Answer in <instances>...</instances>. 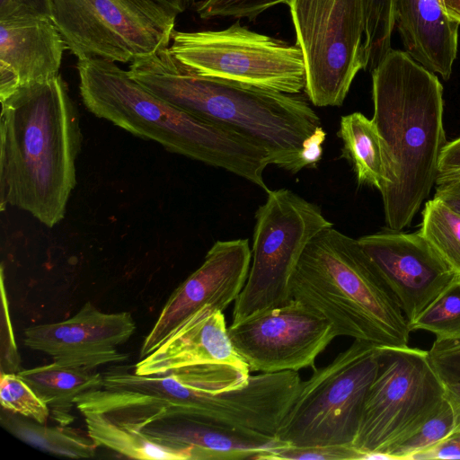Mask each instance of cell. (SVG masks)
Instances as JSON below:
<instances>
[{
  "label": "cell",
  "mask_w": 460,
  "mask_h": 460,
  "mask_svg": "<svg viewBox=\"0 0 460 460\" xmlns=\"http://www.w3.org/2000/svg\"><path fill=\"white\" fill-rule=\"evenodd\" d=\"M207 364L247 367L234 350L223 312L207 305L181 322L135 366L134 373L161 376Z\"/></svg>",
  "instance_id": "cell-16"
},
{
  "label": "cell",
  "mask_w": 460,
  "mask_h": 460,
  "mask_svg": "<svg viewBox=\"0 0 460 460\" xmlns=\"http://www.w3.org/2000/svg\"><path fill=\"white\" fill-rule=\"evenodd\" d=\"M0 402L4 410L46 424L50 410L17 373L1 371Z\"/></svg>",
  "instance_id": "cell-28"
},
{
  "label": "cell",
  "mask_w": 460,
  "mask_h": 460,
  "mask_svg": "<svg viewBox=\"0 0 460 460\" xmlns=\"http://www.w3.org/2000/svg\"><path fill=\"white\" fill-rule=\"evenodd\" d=\"M51 20L78 60L132 63L168 48L177 14L153 0H51Z\"/></svg>",
  "instance_id": "cell-8"
},
{
  "label": "cell",
  "mask_w": 460,
  "mask_h": 460,
  "mask_svg": "<svg viewBox=\"0 0 460 460\" xmlns=\"http://www.w3.org/2000/svg\"><path fill=\"white\" fill-rule=\"evenodd\" d=\"M326 132L320 126L304 143L301 158L305 168L315 166L322 158Z\"/></svg>",
  "instance_id": "cell-34"
},
{
  "label": "cell",
  "mask_w": 460,
  "mask_h": 460,
  "mask_svg": "<svg viewBox=\"0 0 460 460\" xmlns=\"http://www.w3.org/2000/svg\"><path fill=\"white\" fill-rule=\"evenodd\" d=\"M380 356V346L355 340L328 365L313 367L276 438L296 447L352 445Z\"/></svg>",
  "instance_id": "cell-6"
},
{
  "label": "cell",
  "mask_w": 460,
  "mask_h": 460,
  "mask_svg": "<svg viewBox=\"0 0 460 460\" xmlns=\"http://www.w3.org/2000/svg\"><path fill=\"white\" fill-rule=\"evenodd\" d=\"M162 6L172 11L177 15L186 11L195 0H153Z\"/></svg>",
  "instance_id": "cell-38"
},
{
  "label": "cell",
  "mask_w": 460,
  "mask_h": 460,
  "mask_svg": "<svg viewBox=\"0 0 460 460\" xmlns=\"http://www.w3.org/2000/svg\"><path fill=\"white\" fill-rule=\"evenodd\" d=\"M367 453L353 445L296 447L281 444L270 453L267 460H367Z\"/></svg>",
  "instance_id": "cell-29"
},
{
  "label": "cell",
  "mask_w": 460,
  "mask_h": 460,
  "mask_svg": "<svg viewBox=\"0 0 460 460\" xmlns=\"http://www.w3.org/2000/svg\"><path fill=\"white\" fill-rule=\"evenodd\" d=\"M420 234L460 274V213L433 196L421 213Z\"/></svg>",
  "instance_id": "cell-24"
},
{
  "label": "cell",
  "mask_w": 460,
  "mask_h": 460,
  "mask_svg": "<svg viewBox=\"0 0 460 460\" xmlns=\"http://www.w3.org/2000/svg\"><path fill=\"white\" fill-rule=\"evenodd\" d=\"M5 411L1 416L2 425L16 438L33 447L70 458H90L95 454L97 446L79 429L61 424L47 426Z\"/></svg>",
  "instance_id": "cell-23"
},
{
  "label": "cell",
  "mask_w": 460,
  "mask_h": 460,
  "mask_svg": "<svg viewBox=\"0 0 460 460\" xmlns=\"http://www.w3.org/2000/svg\"><path fill=\"white\" fill-rule=\"evenodd\" d=\"M455 428L453 410L445 399L436 412L410 438L394 447L389 455L393 460H411L423 450L448 437Z\"/></svg>",
  "instance_id": "cell-27"
},
{
  "label": "cell",
  "mask_w": 460,
  "mask_h": 460,
  "mask_svg": "<svg viewBox=\"0 0 460 460\" xmlns=\"http://www.w3.org/2000/svg\"><path fill=\"white\" fill-rule=\"evenodd\" d=\"M440 183L453 184L460 188V171L450 173L438 174L436 184Z\"/></svg>",
  "instance_id": "cell-40"
},
{
  "label": "cell",
  "mask_w": 460,
  "mask_h": 460,
  "mask_svg": "<svg viewBox=\"0 0 460 460\" xmlns=\"http://www.w3.org/2000/svg\"><path fill=\"white\" fill-rule=\"evenodd\" d=\"M51 0H0V21L51 20Z\"/></svg>",
  "instance_id": "cell-32"
},
{
  "label": "cell",
  "mask_w": 460,
  "mask_h": 460,
  "mask_svg": "<svg viewBox=\"0 0 460 460\" xmlns=\"http://www.w3.org/2000/svg\"><path fill=\"white\" fill-rule=\"evenodd\" d=\"M135 330L130 313H104L86 302L65 321L26 328L23 342L49 355L56 363L93 369L126 360L128 355L119 352L117 346L126 342Z\"/></svg>",
  "instance_id": "cell-15"
},
{
  "label": "cell",
  "mask_w": 460,
  "mask_h": 460,
  "mask_svg": "<svg viewBox=\"0 0 460 460\" xmlns=\"http://www.w3.org/2000/svg\"><path fill=\"white\" fill-rule=\"evenodd\" d=\"M305 68V92L317 107L342 105L367 69L361 0H288Z\"/></svg>",
  "instance_id": "cell-11"
},
{
  "label": "cell",
  "mask_w": 460,
  "mask_h": 460,
  "mask_svg": "<svg viewBox=\"0 0 460 460\" xmlns=\"http://www.w3.org/2000/svg\"><path fill=\"white\" fill-rule=\"evenodd\" d=\"M228 334L250 372L261 373L313 367L337 337L324 317L294 298L231 324Z\"/></svg>",
  "instance_id": "cell-12"
},
{
  "label": "cell",
  "mask_w": 460,
  "mask_h": 460,
  "mask_svg": "<svg viewBox=\"0 0 460 460\" xmlns=\"http://www.w3.org/2000/svg\"><path fill=\"white\" fill-rule=\"evenodd\" d=\"M444 397L450 404L455 417L454 431L460 430V383L444 385ZM453 431V432H454Z\"/></svg>",
  "instance_id": "cell-37"
},
{
  "label": "cell",
  "mask_w": 460,
  "mask_h": 460,
  "mask_svg": "<svg viewBox=\"0 0 460 460\" xmlns=\"http://www.w3.org/2000/svg\"><path fill=\"white\" fill-rule=\"evenodd\" d=\"M395 22L404 51L429 71L449 79L459 24L448 17L443 0H395Z\"/></svg>",
  "instance_id": "cell-17"
},
{
  "label": "cell",
  "mask_w": 460,
  "mask_h": 460,
  "mask_svg": "<svg viewBox=\"0 0 460 460\" xmlns=\"http://www.w3.org/2000/svg\"><path fill=\"white\" fill-rule=\"evenodd\" d=\"M380 348L379 369L367 393L352 445L367 454L389 455L436 412L445 400V386L428 350Z\"/></svg>",
  "instance_id": "cell-9"
},
{
  "label": "cell",
  "mask_w": 460,
  "mask_h": 460,
  "mask_svg": "<svg viewBox=\"0 0 460 460\" xmlns=\"http://www.w3.org/2000/svg\"><path fill=\"white\" fill-rule=\"evenodd\" d=\"M364 13V49L367 69L372 71L392 49L395 0H361Z\"/></svg>",
  "instance_id": "cell-26"
},
{
  "label": "cell",
  "mask_w": 460,
  "mask_h": 460,
  "mask_svg": "<svg viewBox=\"0 0 460 460\" xmlns=\"http://www.w3.org/2000/svg\"><path fill=\"white\" fill-rule=\"evenodd\" d=\"M460 459V430L452 432L431 447L414 455L411 460Z\"/></svg>",
  "instance_id": "cell-33"
},
{
  "label": "cell",
  "mask_w": 460,
  "mask_h": 460,
  "mask_svg": "<svg viewBox=\"0 0 460 460\" xmlns=\"http://www.w3.org/2000/svg\"><path fill=\"white\" fill-rule=\"evenodd\" d=\"M81 412L86 423L87 435L97 447H107L134 459L192 460L191 447L155 439L101 412Z\"/></svg>",
  "instance_id": "cell-21"
},
{
  "label": "cell",
  "mask_w": 460,
  "mask_h": 460,
  "mask_svg": "<svg viewBox=\"0 0 460 460\" xmlns=\"http://www.w3.org/2000/svg\"><path fill=\"white\" fill-rule=\"evenodd\" d=\"M252 261L248 239L217 241L203 263L170 296L146 336L139 359L153 352L187 317L211 305L220 311L235 302L245 285Z\"/></svg>",
  "instance_id": "cell-14"
},
{
  "label": "cell",
  "mask_w": 460,
  "mask_h": 460,
  "mask_svg": "<svg viewBox=\"0 0 460 460\" xmlns=\"http://www.w3.org/2000/svg\"><path fill=\"white\" fill-rule=\"evenodd\" d=\"M66 49L52 20L0 21V71L18 88L58 75Z\"/></svg>",
  "instance_id": "cell-18"
},
{
  "label": "cell",
  "mask_w": 460,
  "mask_h": 460,
  "mask_svg": "<svg viewBox=\"0 0 460 460\" xmlns=\"http://www.w3.org/2000/svg\"><path fill=\"white\" fill-rule=\"evenodd\" d=\"M79 91L87 110L166 150L224 169L270 191L266 150L230 128L197 118L159 98L115 62L78 60Z\"/></svg>",
  "instance_id": "cell-4"
},
{
  "label": "cell",
  "mask_w": 460,
  "mask_h": 460,
  "mask_svg": "<svg viewBox=\"0 0 460 460\" xmlns=\"http://www.w3.org/2000/svg\"><path fill=\"white\" fill-rule=\"evenodd\" d=\"M428 352L430 365L444 385L460 383V341H434Z\"/></svg>",
  "instance_id": "cell-31"
},
{
  "label": "cell",
  "mask_w": 460,
  "mask_h": 460,
  "mask_svg": "<svg viewBox=\"0 0 460 460\" xmlns=\"http://www.w3.org/2000/svg\"><path fill=\"white\" fill-rule=\"evenodd\" d=\"M22 378L49 406L52 418L61 425L74 420L75 399L93 389L102 387L103 375L92 369L52 362L20 370Z\"/></svg>",
  "instance_id": "cell-20"
},
{
  "label": "cell",
  "mask_w": 460,
  "mask_h": 460,
  "mask_svg": "<svg viewBox=\"0 0 460 460\" xmlns=\"http://www.w3.org/2000/svg\"><path fill=\"white\" fill-rule=\"evenodd\" d=\"M128 72L172 105L252 140L266 150L270 164L291 173L305 168L304 143L321 120L302 96L200 75L180 63L169 47L133 61Z\"/></svg>",
  "instance_id": "cell-3"
},
{
  "label": "cell",
  "mask_w": 460,
  "mask_h": 460,
  "mask_svg": "<svg viewBox=\"0 0 460 460\" xmlns=\"http://www.w3.org/2000/svg\"><path fill=\"white\" fill-rule=\"evenodd\" d=\"M169 49L185 67L200 75L284 93L305 90V68L299 46L252 31L240 22L219 31H174Z\"/></svg>",
  "instance_id": "cell-10"
},
{
  "label": "cell",
  "mask_w": 460,
  "mask_h": 460,
  "mask_svg": "<svg viewBox=\"0 0 460 460\" xmlns=\"http://www.w3.org/2000/svg\"><path fill=\"white\" fill-rule=\"evenodd\" d=\"M410 324L456 273L420 233L387 230L358 239Z\"/></svg>",
  "instance_id": "cell-13"
},
{
  "label": "cell",
  "mask_w": 460,
  "mask_h": 460,
  "mask_svg": "<svg viewBox=\"0 0 460 460\" xmlns=\"http://www.w3.org/2000/svg\"><path fill=\"white\" fill-rule=\"evenodd\" d=\"M288 0H202L196 11L201 19L218 17L255 19L264 11Z\"/></svg>",
  "instance_id": "cell-30"
},
{
  "label": "cell",
  "mask_w": 460,
  "mask_h": 460,
  "mask_svg": "<svg viewBox=\"0 0 460 460\" xmlns=\"http://www.w3.org/2000/svg\"><path fill=\"white\" fill-rule=\"evenodd\" d=\"M142 432L151 438L193 449L192 460H267L283 444L277 438L252 435L188 418L150 423Z\"/></svg>",
  "instance_id": "cell-19"
},
{
  "label": "cell",
  "mask_w": 460,
  "mask_h": 460,
  "mask_svg": "<svg viewBox=\"0 0 460 460\" xmlns=\"http://www.w3.org/2000/svg\"><path fill=\"white\" fill-rule=\"evenodd\" d=\"M435 197L441 199L460 213V188L447 183L436 184Z\"/></svg>",
  "instance_id": "cell-36"
},
{
  "label": "cell",
  "mask_w": 460,
  "mask_h": 460,
  "mask_svg": "<svg viewBox=\"0 0 460 460\" xmlns=\"http://www.w3.org/2000/svg\"><path fill=\"white\" fill-rule=\"evenodd\" d=\"M290 288L292 297L324 317L337 337L409 346L411 331L388 285L358 239L333 226L307 243Z\"/></svg>",
  "instance_id": "cell-5"
},
{
  "label": "cell",
  "mask_w": 460,
  "mask_h": 460,
  "mask_svg": "<svg viewBox=\"0 0 460 460\" xmlns=\"http://www.w3.org/2000/svg\"><path fill=\"white\" fill-rule=\"evenodd\" d=\"M372 72L371 119L379 134L385 182L380 190L390 230L411 225L438 176L447 144L443 86L407 52L391 49Z\"/></svg>",
  "instance_id": "cell-2"
},
{
  "label": "cell",
  "mask_w": 460,
  "mask_h": 460,
  "mask_svg": "<svg viewBox=\"0 0 460 460\" xmlns=\"http://www.w3.org/2000/svg\"><path fill=\"white\" fill-rule=\"evenodd\" d=\"M411 331L423 330L436 341H460V274L409 324Z\"/></svg>",
  "instance_id": "cell-25"
},
{
  "label": "cell",
  "mask_w": 460,
  "mask_h": 460,
  "mask_svg": "<svg viewBox=\"0 0 460 460\" xmlns=\"http://www.w3.org/2000/svg\"><path fill=\"white\" fill-rule=\"evenodd\" d=\"M332 226L318 206L292 190H270L255 213L250 270L231 324L293 299L291 279L305 246Z\"/></svg>",
  "instance_id": "cell-7"
},
{
  "label": "cell",
  "mask_w": 460,
  "mask_h": 460,
  "mask_svg": "<svg viewBox=\"0 0 460 460\" xmlns=\"http://www.w3.org/2000/svg\"><path fill=\"white\" fill-rule=\"evenodd\" d=\"M337 135L343 143L342 157L352 164L358 183L380 191L385 182L384 154L372 119L361 112L344 115Z\"/></svg>",
  "instance_id": "cell-22"
},
{
  "label": "cell",
  "mask_w": 460,
  "mask_h": 460,
  "mask_svg": "<svg viewBox=\"0 0 460 460\" xmlns=\"http://www.w3.org/2000/svg\"><path fill=\"white\" fill-rule=\"evenodd\" d=\"M0 139L1 209L16 207L53 227L76 184L82 144L79 115L60 75L1 101Z\"/></svg>",
  "instance_id": "cell-1"
},
{
  "label": "cell",
  "mask_w": 460,
  "mask_h": 460,
  "mask_svg": "<svg viewBox=\"0 0 460 460\" xmlns=\"http://www.w3.org/2000/svg\"><path fill=\"white\" fill-rule=\"evenodd\" d=\"M460 171V137L447 142L438 162V174Z\"/></svg>",
  "instance_id": "cell-35"
},
{
  "label": "cell",
  "mask_w": 460,
  "mask_h": 460,
  "mask_svg": "<svg viewBox=\"0 0 460 460\" xmlns=\"http://www.w3.org/2000/svg\"><path fill=\"white\" fill-rule=\"evenodd\" d=\"M448 17L460 25V0H443Z\"/></svg>",
  "instance_id": "cell-39"
}]
</instances>
